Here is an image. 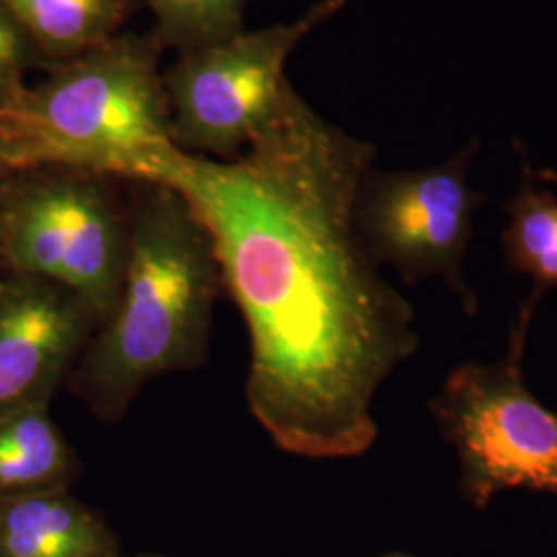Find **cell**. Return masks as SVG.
I'll return each mask as SVG.
<instances>
[{
    "instance_id": "obj_1",
    "label": "cell",
    "mask_w": 557,
    "mask_h": 557,
    "mask_svg": "<svg viewBox=\"0 0 557 557\" xmlns=\"http://www.w3.org/2000/svg\"><path fill=\"white\" fill-rule=\"evenodd\" d=\"M374 160L372 143L292 85L236 160L180 151L161 180L213 238L250 338L248 409L294 457L366 455L382 384L419 351L416 308L359 242V188Z\"/></svg>"
},
{
    "instance_id": "obj_2",
    "label": "cell",
    "mask_w": 557,
    "mask_h": 557,
    "mask_svg": "<svg viewBox=\"0 0 557 557\" xmlns=\"http://www.w3.org/2000/svg\"><path fill=\"white\" fill-rule=\"evenodd\" d=\"M124 184L128 252L119 299L66 382L103 423L126 418L149 382L207 361L223 292L213 238L184 195L161 182Z\"/></svg>"
},
{
    "instance_id": "obj_3",
    "label": "cell",
    "mask_w": 557,
    "mask_h": 557,
    "mask_svg": "<svg viewBox=\"0 0 557 557\" xmlns=\"http://www.w3.org/2000/svg\"><path fill=\"white\" fill-rule=\"evenodd\" d=\"M151 34L114 40L46 66L0 110V178L75 168L122 182H161L180 149Z\"/></svg>"
},
{
    "instance_id": "obj_4",
    "label": "cell",
    "mask_w": 557,
    "mask_h": 557,
    "mask_svg": "<svg viewBox=\"0 0 557 557\" xmlns=\"http://www.w3.org/2000/svg\"><path fill=\"white\" fill-rule=\"evenodd\" d=\"M543 298L531 289L520 301L498 359L458 363L428 403L457 457L458 492L478 510L512 490L557 498V411L531 393L524 376L527 343Z\"/></svg>"
},
{
    "instance_id": "obj_5",
    "label": "cell",
    "mask_w": 557,
    "mask_h": 557,
    "mask_svg": "<svg viewBox=\"0 0 557 557\" xmlns=\"http://www.w3.org/2000/svg\"><path fill=\"white\" fill-rule=\"evenodd\" d=\"M122 180L75 168L0 178V262L9 273L59 283L98 322L112 314L128 252Z\"/></svg>"
},
{
    "instance_id": "obj_6",
    "label": "cell",
    "mask_w": 557,
    "mask_h": 557,
    "mask_svg": "<svg viewBox=\"0 0 557 557\" xmlns=\"http://www.w3.org/2000/svg\"><path fill=\"white\" fill-rule=\"evenodd\" d=\"M345 4L317 0L298 20L242 29L178 54L163 71V85L180 151L220 161L242 156L294 85L287 77L292 54Z\"/></svg>"
},
{
    "instance_id": "obj_7",
    "label": "cell",
    "mask_w": 557,
    "mask_h": 557,
    "mask_svg": "<svg viewBox=\"0 0 557 557\" xmlns=\"http://www.w3.org/2000/svg\"><path fill=\"white\" fill-rule=\"evenodd\" d=\"M481 139L471 137L457 151L428 168H370L359 188L356 227L366 255L376 267H391L405 285L440 281L457 299L460 312L475 319L478 292L465 275L475 236V218L487 195L471 184Z\"/></svg>"
},
{
    "instance_id": "obj_8",
    "label": "cell",
    "mask_w": 557,
    "mask_h": 557,
    "mask_svg": "<svg viewBox=\"0 0 557 557\" xmlns=\"http://www.w3.org/2000/svg\"><path fill=\"white\" fill-rule=\"evenodd\" d=\"M96 331L91 312L59 283L0 275V416L50 405Z\"/></svg>"
},
{
    "instance_id": "obj_9",
    "label": "cell",
    "mask_w": 557,
    "mask_h": 557,
    "mask_svg": "<svg viewBox=\"0 0 557 557\" xmlns=\"http://www.w3.org/2000/svg\"><path fill=\"white\" fill-rule=\"evenodd\" d=\"M0 557H122L110 524L71 490L0 502Z\"/></svg>"
},
{
    "instance_id": "obj_10",
    "label": "cell",
    "mask_w": 557,
    "mask_h": 557,
    "mask_svg": "<svg viewBox=\"0 0 557 557\" xmlns=\"http://www.w3.org/2000/svg\"><path fill=\"white\" fill-rule=\"evenodd\" d=\"M518 186L504 200L506 227L502 232V257L506 267L531 278L539 294L557 287V168L535 170L529 149L515 140Z\"/></svg>"
},
{
    "instance_id": "obj_11",
    "label": "cell",
    "mask_w": 557,
    "mask_h": 557,
    "mask_svg": "<svg viewBox=\"0 0 557 557\" xmlns=\"http://www.w3.org/2000/svg\"><path fill=\"white\" fill-rule=\"evenodd\" d=\"M79 473V455L54 423L50 405L0 416V502L71 490Z\"/></svg>"
},
{
    "instance_id": "obj_12",
    "label": "cell",
    "mask_w": 557,
    "mask_h": 557,
    "mask_svg": "<svg viewBox=\"0 0 557 557\" xmlns=\"http://www.w3.org/2000/svg\"><path fill=\"white\" fill-rule=\"evenodd\" d=\"M48 64L75 59L122 34L135 0H0Z\"/></svg>"
},
{
    "instance_id": "obj_13",
    "label": "cell",
    "mask_w": 557,
    "mask_h": 557,
    "mask_svg": "<svg viewBox=\"0 0 557 557\" xmlns=\"http://www.w3.org/2000/svg\"><path fill=\"white\" fill-rule=\"evenodd\" d=\"M153 13V32L163 50L176 54L225 40L246 29L250 0H145Z\"/></svg>"
},
{
    "instance_id": "obj_14",
    "label": "cell",
    "mask_w": 557,
    "mask_h": 557,
    "mask_svg": "<svg viewBox=\"0 0 557 557\" xmlns=\"http://www.w3.org/2000/svg\"><path fill=\"white\" fill-rule=\"evenodd\" d=\"M38 66L46 69L48 62L20 23L0 4V110L20 98L29 73Z\"/></svg>"
},
{
    "instance_id": "obj_15",
    "label": "cell",
    "mask_w": 557,
    "mask_h": 557,
    "mask_svg": "<svg viewBox=\"0 0 557 557\" xmlns=\"http://www.w3.org/2000/svg\"><path fill=\"white\" fill-rule=\"evenodd\" d=\"M380 557H419L413 556V554H403V552H391V554H384V556Z\"/></svg>"
},
{
    "instance_id": "obj_16",
    "label": "cell",
    "mask_w": 557,
    "mask_h": 557,
    "mask_svg": "<svg viewBox=\"0 0 557 557\" xmlns=\"http://www.w3.org/2000/svg\"><path fill=\"white\" fill-rule=\"evenodd\" d=\"M140 557H160V556H140Z\"/></svg>"
}]
</instances>
